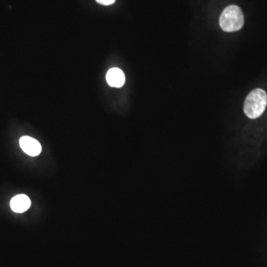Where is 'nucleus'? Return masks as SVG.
I'll return each instance as SVG.
<instances>
[{
	"label": "nucleus",
	"mask_w": 267,
	"mask_h": 267,
	"mask_svg": "<svg viewBox=\"0 0 267 267\" xmlns=\"http://www.w3.org/2000/svg\"><path fill=\"white\" fill-rule=\"evenodd\" d=\"M19 145L22 151L31 157H37L42 151L40 142L29 136H22L19 139Z\"/></svg>",
	"instance_id": "7ed1b4c3"
},
{
	"label": "nucleus",
	"mask_w": 267,
	"mask_h": 267,
	"mask_svg": "<svg viewBox=\"0 0 267 267\" xmlns=\"http://www.w3.org/2000/svg\"><path fill=\"white\" fill-rule=\"evenodd\" d=\"M244 16L241 9L237 5H229L224 9L220 17V25L225 32H234L243 28Z\"/></svg>",
	"instance_id": "f03ea898"
},
{
	"label": "nucleus",
	"mask_w": 267,
	"mask_h": 267,
	"mask_svg": "<svg viewBox=\"0 0 267 267\" xmlns=\"http://www.w3.org/2000/svg\"><path fill=\"white\" fill-rule=\"evenodd\" d=\"M99 4H103V5H109L113 4L115 1V0H96Z\"/></svg>",
	"instance_id": "423d86ee"
},
{
	"label": "nucleus",
	"mask_w": 267,
	"mask_h": 267,
	"mask_svg": "<svg viewBox=\"0 0 267 267\" xmlns=\"http://www.w3.org/2000/svg\"><path fill=\"white\" fill-rule=\"evenodd\" d=\"M106 81L111 87L120 88L126 81L124 73L120 68H111L106 74Z\"/></svg>",
	"instance_id": "39448f33"
},
{
	"label": "nucleus",
	"mask_w": 267,
	"mask_h": 267,
	"mask_svg": "<svg viewBox=\"0 0 267 267\" xmlns=\"http://www.w3.org/2000/svg\"><path fill=\"white\" fill-rule=\"evenodd\" d=\"M267 105V94L265 90L256 89L246 96L243 110L249 118L256 119L264 114Z\"/></svg>",
	"instance_id": "f257e3e1"
},
{
	"label": "nucleus",
	"mask_w": 267,
	"mask_h": 267,
	"mask_svg": "<svg viewBox=\"0 0 267 267\" xmlns=\"http://www.w3.org/2000/svg\"><path fill=\"white\" fill-rule=\"evenodd\" d=\"M31 205V199L25 194H18L10 200V206L13 212L23 213L28 210Z\"/></svg>",
	"instance_id": "20e7f679"
}]
</instances>
